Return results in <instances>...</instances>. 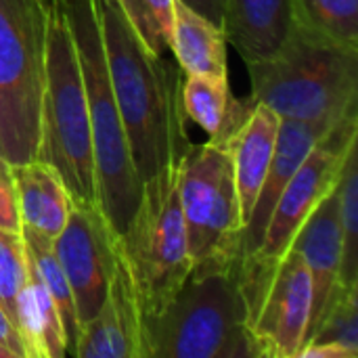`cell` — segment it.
Returning <instances> with one entry per match:
<instances>
[{
  "mask_svg": "<svg viewBox=\"0 0 358 358\" xmlns=\"http://www.w3.org/2000/svg\"><path fill=\"white\" fill-rule=\"evenodd\" d=\"M296 23L294 0H224L222 29L245 63L275 55Z\"/></svg>",
  "mask_w": 358,
  "mask_h": 358,
  "instance_id": "15",
  "label": "cell"
},
{
  "mask_svg": "<svg viewBox=\"0 0 358 358\" xmlns=\"http://www.w3.org/2000/svg\"><path fill=\"white\" fill-rule=\"evenodd\" d=\"M224 29L174 0L172 44L176 65L185 76H229Z\"/></svg>",
  "mask_w": 358,
  "mask_h": 358,
  "instance_id": "20",
  "label": "cell"
},
{
  "mask_svg": "<svg viewBox=\"0 0 358 358\" xmlns=\"http://www.w3.org/2000/svg\"><path fill=\"white\" fill-rule=\"evenodd\" d=\"M73 357L147 358L143 317L120 254L107 298L99 313L80 327Z\"/></svg>",
  "mask_w": 358,
  "mask_h": 358,
  "instance_id": "12",
  "label": "cell"
},
{
  "mask_svg": "<svg viewBox=\"0 0 358 358\" xmlns=\"http://www.w3.org/2000/svg\"><path fill=\"white\" fill-rule=\"evenodd\" d=\"M201 17L210 19L212 23L222 27V15H224V0H180Z\"/></svg>",
  "mask_w": 358,
  "mask_h": 358,
  "instance_id": "28",
  "label": "cell"
},
{
  "mask_svg": "<svg viewBox=\"0 0 358 358\" xmlns=\"http://www.w3.org/2000/svg\"><path fill=\"white\" fill-rule=\"evenodd\" d=\"M29 268L21 231L0 229V306L15 327V302Z\"/></svg>",
  "mask_w": 358,
  "mask_h": 358,
  "instance_id": "26",
  "label": "cell"
},
{
  "mask_svg": "<svg viewBox=\"0 0 358 358\" xmlns=\"http://www.w3.org/2000/svg\"><path fill=\"white\" fill-rule=\"evenodd\" d=\"M298 25L358 48V0H294Z\"/></svg>",
  "mask_w": 358,
  "mask_h": 358,
  "instance_id": "23",
  "label": "cell"
},
{
  "mask_svg": "<svg viewBox=\"0 0 358 358\" xmlns=\"http://www.w3.org/2000/svg\"><path fill=\"white\" fill-rule=\"evenodd\" d=\"M61 4L69 21L84 78L94 155L96 206L117 239L138 210L143 182L134 170L128 136L113 94L96 2L61 0Z\"/></svg>",
  "mask_w": 358,
  "mask_h": 358,
  "instance_id": "3",
  "label": "cell"
},
{
  "mask_svg": "<svg viewBox=\"0 0 358 358\" xmlns=\"http://www.w3.org/2000/svg\"><path fill=\"white\" fill-rule=\"evenodd\" d=\"M0 344L8 346L17 357L23 358V348H21V342H19V338H17V331H15V327H13V323H10V319H8V315L2 310V306H0Z\"/></svg>",
  "mask_w": 358,
  "mask_h": 358,
  "instance_id": "30",
  "label": "cell"
},
{
  "mask_svg": "<svg viewBox=\"0 0 358 358\" xmlns=\"http://www.w3.org/2000/svg\"><path fill=\"white\" fill-rule=\"evenodd\" d=\"M94 2L132 164L145 185L176 168L193 145L180 101L185 73L174 61L143 46L117 0Z\"/></svg>",
  "mask_w": 358,
  "mask_h": 358,
  "instance_id": "1",
  "label": "cell"
},
{
  "mask_svg": "<svg viewBox=\"0 0 358 358\" xmlns=\"http://www.w3.org/2000/svg\"><path fill=\"white\" fill-rule=\"evenodd\" d=\"M338 122V120H336ZM336 122H298V120H281L279 136L273 153V162L268 166L266 178L262 182V189L258 193V199L252 208V214L241 231L239 237V256L241 262L252 258L264 237L266 224L273 216V210L285 191L292 176L298 172L302 162L308 157V153L315 149V145L327 134V130Z\"/></svg>",
  "mask_w": 358,
  "mask_h": 358,
  "instance_id": "13",
  "label": "cell"
},
{
  "mask_svg": "<svg viewBox=\"0 0 358 358\" xmlns=\"http://www.w3.org/2000/svg\"><path fill=\"white\" fill-rule=\"evenodd\" d=\"M292 250L300 254L313 281V308L306 334L308 342L327 306L331 304L334 296L342 287V229L334 191L306 218V222L302 224L292 243Z\"/></svg>",
  "mask_w": 358,
  "mask_h": 358,
  "instance_id": "14",
  "label": "cell"
},
{
  "mask_svg": "<svg viewBox=\"0 0 358 358\" xmlns=\"http://www.w3.org/2000/svg\"><path fill=\"white\" fill-rule=\"evenodd\" d=\"M0 358H19L8 346H4V344H0Z\"/></svg>",
  "mask_w": 358,
  "mask_h": 358,
  "instance_id": "31",
  "label": "cell"
},
{
  "mask_svg": "<svg viewBox=\"0 0 358 358\" xmlns=\"http://www.w3.org/2000/svg\"><path fill=\"white\" fill-rule=\"evenodd\" d=\"M52 245L73 296L78 325L82 327L107 298L117 264L115 237L99 206H73Z\"/></svg>",
  "mask_w": 358,
  "mask_h": 358,
  "instance_id": "11",
  "label": "cell"
},
{
  "mask_svg": "<svg viewBox=\"0 0 358 358\" xmlns=\"http://www.w3.org/2000/svg\"><path fill=\"white\" fill-rule=\"evenodd\" d=\"M180 101L187 120L195 122L212 143L224 147L256 107L252 96L233 94L229 76H185Z\"/></svg>",
  "mask_w": 358,
  "mask_h": 358,
  "instance_id": "18",
  "label": "cell"
},
{
  "mask_svg": "<svg viewBox=\"0 0 358 358\" xmlns=\"http://www.w3.org/2000/svg\"><path fill=\"white\" fill-rule=\"evenodd\" d=\"M52 0H0V155L36 159Z\"/></svg>",
  "mask_w": 358,
  "mask_h": 358,
  "instance_id": "7",
  "label": "cell"
},
{
  "mask_svg": "<svg viewBox=\"0 0 358 358\" xmlns=\"http://www.w3.org/2000/svg\"><path fill=\"white\" fill-rule=\"evenodd\" d=\"M143 334L147 358H254L239 262L193 266Z\"/></svg>",
  "mask_w": 358,
  "mask_h": 358,
  "instance_id": "4",
  "label": "cell"
},
{
  "mask_svg": "<svg viewBox=\"0 0 358 358\" xmlns=\"http://www.w3.org/2000/svg\"><path fill=\"white\" fill-rule=\"evenodd\" d=\"M21 237H23L25 252H27V258H29L34 271L42 279L44 287L48 289V294L59 310V317H61V323L65 329V338H67V357H73L80 325H78V315H76V306H73V296H71L67 277L61 268V262L55 254L52 239L29 229V227H23V224H21Z\"/></svg>",
  "mask_w": 358,
  "mask_h": 358,
  "instance_id": "21",
  "label": "cell"
},
{
  "mask_svg": "<svg viewBox=\"0 0 358 358\" xmlns=\"http://www.w3.org/2000/svg\"><path fill=\"white\" fill-rule=\"evenodd\" d=\"M245 65L252 101L281 120L336 122L358 107V48L304 25L275 55Z\"/></svg>",
  "mask_w": 358,
  "mask_h": 358,
  "instance_id": "2",
  "label": "cell"
},
{
  "mask_svg": "<svg viewBox=\"0 0 358 358\" xmlns=\"http://www.w3.org/2000/svg\"><path fill=\"white\" fill-rule=\"evenodd\" d=\"M306 344H338L358 358V283L338 289Z\"/></svg>",
  "mask_w": 358,
  "mask_h": 358,
  "instance_id": "25",
  "label": "cell"
},
{
  "mask_svg": "<svg viewBox=\"0 0 358 358\" xmlns=\"http://www.w3.org/2000/svg\"><path fill=\"white\" fill-rule=\"evenodd\" d=\"M117 4L143 46L155 57H166L172 44L174 0H117Z\"/></svg>",
  "mask_w": 358,
  "mask_h": 358,
  "instance_id": "24",
  "label": "cell"
},
{
  "mask_svg": "<svg viewBox=\"0 0 358 358\" xmlns=\"http://www.w3.org/2000/svg\"><path fill=\"white\" fill-rule=\"evenodd\" d=\"M10 172L21 224L55 239L73 208L61 174L38 157L10 164Z\"/></svg>",
  "mask_w": 358,
  "mask_h": 358,
  "instance_id": "17",
  "label": "cell"
},
{
  "mask_svg": "<svg viewBox=\"0 0 358 358\" xmlns=\"http://www.w3.org/2000/svg\"><path fill=\"white\" fill-rule=\"evenodd\" d=\"M310 308V273L300 254L289 250L248 308V336L254 358H298L306 342Z\"/></svg>",
  "mask_w": 358,
  "mask_h": 358,
  "instance_id": "10",
  "label": "cell"
},
{
  "mask_svg": "<svg viewBox=\"0 0 358 358\" xmlns=\"http://www.w3.org/2000/svg\"><path fill=\"white\" fill-rule=\"evenodd\" d=\"M38 159L63 178L73 206H96L88 103L76 42L61 0L50 2Z\"/></svg>",
  "mask_w": 358,
  "mask_h": 358,
  "instance_id": "5",
  "label": "cell"
},
{
  "mask_svg": "<svg viewBox=\"0 0 358 358\" xmlns=\"http://www.w3.org/2000/svg\"><path fill=\"white\" fill-rule=\"evenodd\" d=\"M281 117L268 107L256 103L241 128L229 138L227 149L233 162V176L241 208L243 227L258 199L268 166L273 162Z\"/></svg>",
  "mask_w": 358,
  "mask_h": 358,
  "instance_id": "16",
  "label": "cell"
},
{
  "mask_svg": "<svg viewBox=\"0 0 358 358\" xmlns=\"http://www.w3.org/2000/svg\"><path fill=\"white\" fill-rule=\"evenodd\" d=\"M178 195L193 266L241 262L243 218L224 145H191L178 164Z\"/></svg>",
  "mask_w": 358,
  "mask_h": 358,
  "instance_id": "9",
  "label": "cell"
},
{
  "mask_svg": "<svg viewBox=\"0 0 358 358\" xmlns=\"http://www.w3.org/2000/svg\"><path fill=\"white\" fill-rule=\"evenodd\" d=\"M357 141L358 107H355L327 130L287 182L266 224L258 252L239 262V283L248 308L268 283L275 266L292 250V243L306 218L334 191L346 153Z\"/></svg>",
  "mask_w": 358,
  "mask_h": 358,
  "instance_id": "8",
  "label": "cell"
},
{
  "mask_svg": "<svg viewBox=\"0 0 358 358\" xmlns=\"http://www.w3.org/2000/svg\"><path fill=\"white\" fill-rule=\"evenodd\" d=\"M15 331L23 358L67 357V338L59 310L31 262L15 302Z\"/></svg>",
  "mask_w": 358,
  "mask_h": 358,
  "instance_id": "19",
  "label": "cell"
},
{
  "mask_svg": "<svg viewBox=\"0 0 358 358\" xmlns=\"http://www.w3.org/2000/svg\"><path fill=\"white\" fill-rule=\"evenodd\" d=\"M298 358H357L338 344H306L298 352Z\"/></svg>",
  "mask_w": 358,
  "mask_h": 358,
  "instance_id": "29",
  "label": "cell"
},
{
  "mask_svg": "<svg viewBox=\"0 0 358 358\" xmlns=\"http://www.w3.org/2000/svg\"><path fill=\"white\" fill-rule=\"evenodd\" d=\"M342 229V285L358 283V141L350 145L334 187Z\"/></svg>",
  "mask_w": 358,
  "mask_h": 358,
  "instance_id": "22",
  "label": "cell"
},
{
  "mask_svg": "<svg viewBox=\"0 0 358 358\" xmlns=\"http://www.w3.org/2000/svg\"><path fill=\"white\" fill-rule=\"evenodd\" d=\"M115 243L143 321L159 315L193 268L180 210L178 166L143 185L138 210Z\"/></svg>",
  "mask_w": 358,
  "mask_h": 358,
  "instance_id": "6",
  "label": "cell"
},
{
  "mask_svg": "<svg viewBox=\"0 0 358 358\" xmlns=\"http://www.w3.org/2000/svg\"><path fill=\"white\" fill-rule=\"evenodd\" d=\"M0 229L21 231V220H19V212H17V199H15L10 164L2 155H0Z\"/></svg>",
  "mask_w": 358,
  "mask_h": 358,
  "instance_id": "27",
  "label": "cell"
}]
</instances>
